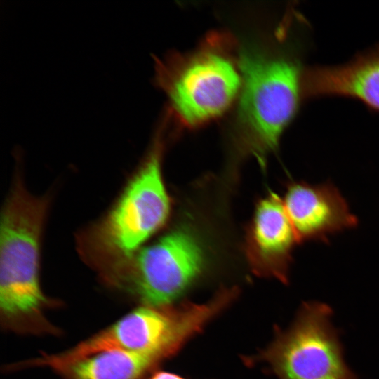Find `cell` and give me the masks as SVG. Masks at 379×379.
Here are the masks:
<instances>
[{
	"label": "cell",
	"instance_id": "3",
	"mask_svg": "<svg viewBox=\"0 0 379 379\" xmlns=\"http://www.w3.org/2000/svg\"><path fill=\"white\" fill-rule=\"evenodd\" d=\"M230 36L208 34L196 49L155 60L154 84L168 98V114L196 128L220 117L242 84L239 52Z\"/></svg>",
	"mask_w": 379,
	"mask_h": 379
},
{
	"label": "cell",
	"instance_id": "10",
	"mask_svg": "<svg viewBox=\"0 0 379 379\" xmlns=\"http://www.w3.org/2000/svg\"><path fill=\"white\" fill-rule=\"evenodd\" d=\"M303 94L350 97L379 111V46L342 65L307 69Z\"/></svg>",
	"mask_w": 379,
	"mask_h": 379
},
{
	"label": "cell",
	"instance_id": "4",
	"mask_svg": "<svg viewBox=\"0 0 379 379\" xmlns=\"http://www.w3.org/2000/svg\"><path fill=\"white\" fill-rule=\"evenodd\" d=\"M242 84L235 120L241 148L263 160L279 147L303 95L300 63L286 54L260 47L239 52Z\"/></svg>",
	"mask_w": 379,
	"mask_h": 379
},
{
	"label": "cell",
	"instance_id": "1",
	"mask_svg": "<svg viewBox=\"0 0 379 379\" xmlns=\"http://www.w3.org/2000/svg\"><path fill=\"white\" fill-rule=\"evenodd\" d=\"M46 197L32 195L18 178L1 212L0 317L2 326L21 334H51L46 316L57 302L46 297L39 279L40 244L48 208Z\"/></svg>",
	"mask_w": 379,
	"mask_h": 379
},
{
	"label": "cell",
	"instance_id": "8",
	"mask_svg": "<svg viewBox=\"0 0 379 379\" xmlns=\"http://www.w3.org/2000/svg\"><path fill=\"white\" fill-rule=\"evenodd\" d=\"M283 201L299 243L328 244L330 236L359 224L347 200L330 180L317 185L291 182Z\"/></svg>",
	"mask_w": 379,
	"mask_h": 379
},
{
	"label": "cell",
	"instance_id": "2",
	"mask_svg": "<svg viewBox=\"0 0 379 379\" xmlns=\"http://www.w3.org/2000/svg\"><path fill=\"white\" fill-rule=\"evenodd\" d=\"M164 124L113 208L79 237L81 253L101 278L138 251L168 218L170 202L161 175Z\"/></svg>",
	"mask_w": 379,
	"mask_h": 379
},
{
	"label": "cell",
	"instance_id": "7",
	"mask_svg": "<svg viewBox=\"0 0 379 379\" xmlns=\"http://www.w3.org/2000/svg\"><path fill=\"white\" fill-rule=\"evenodd\" d=\"M203 265L204 253L197 238L178 229L140 248L103 280L143 305L162 307L185 291Z\"/></svg>",
	"mask_w": 379,
	"mask_h": 379
},
{
	"label": "cell",
	"instance_id": "5",
	"mask_svg": "<svg viewBox=\"0 0 379 379\" xmlns=\"http://www.w3.org/2000/svg\"><path fill=\"white\" fill-rule=\"evenodd\" d=\"M203 322L201 312L192 304L178 308L143 305L73 347L23 361L21 366L46 367L58 373L87 357L109 350L152 353L164 359L200 331Z\"/></svg>",
	"mask_w": 379,
	"mask_h": 379
},
{
	"label": "cell",
	"instance_id": "9",
	"mask_svg": "<svg viewBox=\"0 0 379 379\" xmlns=\"http://www.w3.org/2000/svg\"><path fill=\"white\" fill-rule=\"evenodd\" d=\"M297 244L284 201L277 194L269 193L258 203L247 234L246 253L253 271L288 284Z\"/></svg>",
	"mask_w": 379,
	"mask_h": 379
},
{
	"label": "cell",
	"instance_id": "11",
	"mask_svg": "<svg viewBox=\"0 0 379 379\" xmlns=\"http://www.w3.org/2000/svg\"><path fill=\"white\" fill-rule=\"evenodd\" d=\"M162 359L152 353L109 350L81 359L58 373L62 379H142Z\"/></svg>",
	"mask_w": 379,
	"mask_h": 379
},
{
	"label": "cell",
	"instance_id": "12",
	"mask_svg": "<svg viewBox=\"0 0 379 379\" xmlns=\"http://www.w3.org/2000/svg\"><path fill=\"white\" fill-rule=\"evenodd\" d=\"M151 379H184L173 373L160 371L156 373Z\"/></svg>",
	"mask_w": 379,
	"mask_h": 379
},
{
	"label": "cell",
	"instance_id": "6",
	"mask_svg": "<svg viewBox=\"0 0 379 379\" xmlns=\"http://www.w3.org/2000/svg\"><path fill=\"white\" fill-rule=\"evenodd\" d=\"M333 309L308 300L291 325L278 332L263 359L279 379H359L345 359Z\"/></svg>",
	"mask_w": 379,
	"mask_h": 379
}]
</instances>
